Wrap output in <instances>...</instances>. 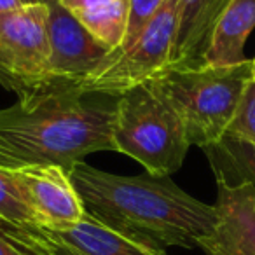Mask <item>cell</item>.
Here are the masks:
<instances>
[{
    "mask_svg": "<svg viewBox=\"0 0 255 255\" xmlns=\"http://www.w3.org/2000/svg\"><path fill=\"white\" fill-rule=\"evenodd\" d=\"M117 98L98 93L37 91L0 109V168L60 166L70 171L95 152H116Z\"/></svg>",
    "mask_w": 255,
    "mask_h": 255,
    "instance_id": "1",
    "label": "cell"
},
{
    "mask_svg": "<svg viewBox=\"0 0 255 255\" xmlns=\"http://www.w3.org/2000/svg\"><path fill=\"white\" fill-rule=\"evenodd\" d=\"M68 175L89 217L154 247L198 248L217 224L215 205L192 198L170 177H123L86 163Z\"/></svg>",
    "mask_w": 255,
    "mask_h": 255,
    "instance_id": "2",
    "label": "cell"
},
{
    "mask_svg": "<svg viewBox=\"0 0 255 255\" xmlns=\"http://www.w3.org/2000/svg\"><path fill=\"white\" fill-rule=\"evenodd\" d=\"M147 82L178 112L191 145L205 149L227 133L252 82V60L231 67L164 68Z\"/></svg>",
    "mask_w": 255,
    "mask_h": 255,
    "instance_id": "3",
    "label": "cell"
},
{
    "mask_svg": "<svg viewBox=\"0 0 255 255\" xmlns=\"http://www.w3.org/2000/svg\"><path fill=\"white\" fill-rule=\"evenodd\" d=\"M112 138L116 152L135 159L154 177L180 170L191 147L184 121L150 82L117 98Z\"/></svg>",
    "mask_w": 255,
    "mask_h": 255,
    "instance_id": "4",
    "label": "cell"
},
{
    "mask_svg": "<svg viewBox=\"0 0 255 255\" xmlns=\"http://www.w3.org/2000/svg\"><path fill=\"white\" fill-rule=\"evenodd\" d=\"M178 0H164L145 32L126 51H112L105 63L79 84L77 91L123 96L168 67L177 33Z\"/></svg>",
    "mask_w": 255,
    "mask_h": 255,
    "instance_id": "5",
    "label": "cell"
},
{
    "mask_svg": "<svg viewBox=\"0 0 255 255\" xmlns=\"http://www.w3.org/2000/svg\"><path fill=\"white\" fill-rule=\"evenodd\" d=\"M49 39L47 5H23L0 14V84L18 98L40 91L46 84Z\"/></svg>",
    "mask_w": 255,
    "mask_h": 255,
    "instance_id": "6",
    "label": "cell"
},
{
    "mask_svg": "<svg viewBox=\"0 0 255 255\" xmlns=\"http://www.w3.org/2000/svg\"><path fill=\"white\" fill-rule=\"evenodd\" d=\"M46 5L49 61L40 91H77L79 84L105 63L112 49L93 37L60 0H47Z\"/></svg>",
    "mask_w": 255,
    "mask_h": 255,
    "instance_id": "7",
    "label": "cell"
},
{
    "mask_svg": "<svg viewBox=\"0 0 255 255\" xmlns=\"http://www.w3.org/2000/svg\"><path fill=\"white\" fill-rule=\"evenodd\" d=\"M40 227L63 233L86 217V208L67 170L60 166H23L9 170Z\"/></svg>",
    "mask_w": 255,
    "mask_h": 255,
    "instance_id": "8",
    "label": "cell"
},
{
    "mask_svg": "<svg viewBox=\"0 0 255 255\" xmlns=\"http://www.w3.org/2000/svg\"><path fill=\"white\" fill-rule=\"evenodd\" d=\"M217 180V224L199 241L205 255H255V185Z\"/></svg>",
    "mask_w": 255,
    "mask_h": 255,
    "instance_id": "9",
    "label": "cell"
},
{
    "mask_svg": "<svg viewBox=\"0 0 255 255\" xmlns=\"http://www.w3.org/2000/svg\"><path fill=\"white\" fill-rule=\"evenodd\" d=\"M233 0H178L177 33L166 68L205 67V54L219 19Z\"/></svg>",
    "mask_w": 255,
    "mask_h": 255,
    "instance_id": "10",
    "label": "cell"
},
{
    "mask_svg": "<svg viewBox=\"0 0 255 255\" xmlns=\"http://www.w3.org/2000/svg\"><path fill=\"white\" fill-rule=\"evenodd\" d=\"M51 236L74 252L75 255H168L164 248L154 247L145 241L110 229L86 213V217L74 227L63 233H53Z\"/></svg>",
    "mask_w": 255,
    "mask_h": 255,
    "instance_id": "11",
    "label": "cell"
},
{
    "mask_svg": "<svg viewBox=\"0 0 255 255\" xmlns=\"http://www.w3.org/2000/svg\"><path fill=\"white\" fill-rule=\"evenodd\" d=\"M255 28V0H233L219 19L205 54L208 67H231L243 63L245 44Z\"/></svg>",
    "mask_w": 255,
    "mask_h": 255,
    "instance_id": "12",
    "label": "cell"
},
{
    "mask_svg": "<svg viewBox=\"0 0 255 255\" xmlns=\"http://www.w3.org/2000/svg\"><path fill=\"white\" fill-rule=\"evenodd\" d=\"M213 175L227 184L248 182L255 185V145L224 135L222 140L205 147Z\"/></svg>",
    "mask_w": 255,
    "mask_h": 255,
    "instance_id": "13",
    "label": "cell"
},
{
    "mask_svg": "<svg viewBox=\"0 0 255 255\" xmlns=\"http://www.w3.org/2000/svg\"><path fill=\"white\" fill-rule=\"evenodd\" d=\"M128 14H129V0H114L105 5L82 11L74 16L93 37L116 51L121 47L126 33Z\"/></svg>",
    "mask_w": 255,
    "mask_h": 255,
    "instance_id": "14",
    "label": "cell"
},
{
    "mask_svg": "<svg viewBox=\"0 0 255 255\" xmlns=\"http://www.w3.org/2000/svg\"><path fill=\"white\" fill-rule=\"evenodd\" d=\"M40 227L11 171L0 168V233L11 238L18 231Z\"/></svg>",
    "mask_w": 255,
    "mask_h": 255,
    "instance_id": "15",
    "label": "cell"
},
{
    "mask_svg": "<svg viewBox=\"0 0 255 255\" xmlns=\"http://www.w3.org/2000/svg\"><path fill=\"white\" fill-rule=\"evenodd\" d=\"M164 0H129V14H128V26L124 33L123 44L116 51H126L142 37L149 23L156 18L159 9L163 7Z\"/></svg>",
    "mask_w": 255,
    "mask_h": 255,
    "instance_id": "16",
    "label": "cell"
},
{
    "mask_svg": "<svg viewBox=\"0 0 255 255\" xmlns=\"http://www.w3.org/2000/svg\"><path fill=\"white\" fill-rule=\"evenodd\" d=\"M227 136L255 145V82L247 86L238 110L227 128Z\"/></svg>",
    "mask_w": 255,
    "mask_h": 255,
    "instance_id": "17",
    "label": "cell"
},
{
    "mask_svg": "<svg viewBox=\"0 0 255 255\" xmlns=\"http://www.w3.org/2000/svg\"><path fill=\"white\" fill-rule=\"evenodd\" d=\"M109 2H114V0H60V4L65 9H68L72 14H79L82 11L100 7V5H105Z\"/></svg>",
    "mask_w": 255,
    "mask_h": 255,
    "instance_id": "18",
    "label": "cell"
},
{
    "mask_svg": "<svg viewBox=\"0 0 255 255\" xmlns=\"http://www.w3.org/2000/svg\"><path fill=\"white\" fill-rule=\"evenodd\" d=\"M0 255H28L21 250L19 247H16L11 240L4 236V234L0 233Z\"/></svg>",
    "mask_w": 255,
    "mask_h": 255,
    "instance_id": "19",
    "label": "cell"
},
{
    "mask_svg": "<svg viewBox=\"0 0 255 255\" xmlns=\"http://www.w3.org/2000/svg\"><path fill=\"white\" fill-rule=\"evenodd\" d=\"M23 2L19 0H0V14H7V12H12L16 9L23 7Z\"/></svg>",
    "mask_w": 255,
    "mask_h": 255,
    "instance_id": "20",
    "label": "cell"
},
{
    "mask_svg": "<svg viewBox=\"0 0 255 255\" xmlns=\"http://www.w3.org/2000/svg\"><path fill=\"white\" fill-rule=\"evenodd\" d=\"M25 5H33V4H47V0H19Z\"/></svg>",
    "mask_w": 255,
    "mask_h": 255,
    "instance_id": "21",
    "label": "cell"
},
{
    "mask_svg": "<svg viewBox=\"0 0 255 255\" xmlns=\"http://www.w3.org/2000/svg\"><path fill=\"white\" fill-rule=\"evenodd\" d=\"M252 81L255 82V58L252 60Z\"/></svg>",
    "mask_w": 255,
    "mask_h": 255,
    "instance_id": "22",
    "label": "cell"
}]
</instances>
